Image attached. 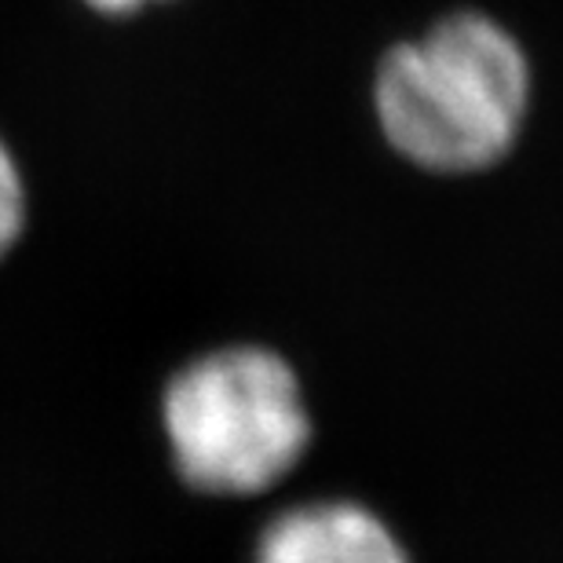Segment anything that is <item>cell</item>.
Masks as SVG:
<instances>
[{
  "label": "cell",
  "mask_w": 563,
  "mask_h": 563,
  "mask_svg": "<svg viewBox=\"0 0 563 563\" xmlns=\"http://www.w3.org/2000/svg\"><path fill=\"white\" fill-rule=\"evenodd\" d=\"M534 63L498 15L457 8L388 44L369 77V110L402 162L432 176H476L523 140Z\"/></svg>",
  "instance_id": "obj_1"
},
{
  "label": "cell",
  "mask_w": 563,
  "mask_h": 563,
  "mask_svg": "<svg viewBox=\"0 0 563 563\" xmlns=\"http://www.w3.org/2000/svg\"><path fill=\"white\" fill-rule=\"evenodd\" d=\"M162 424L179 479L212 498L275 487L311 443L297 374L278 352L256 344L198 355L173 374Z\"/></svg>",
  "instance_id": "obj_2"
},
{
  "label": "cell",
  "mask_w": 563,
  "mask_h": 563,
  "mask_svg": "<svg viewBox=\"0 0 563 563\" xmlns=\"http://www.w3.org/2000/svg\"><path fill=\"white\" fill-rule=\"evenodd\" d=\"M256 563H410L396 534L352 501H314L282 512L256 549Z\"/></svg>",
  "instance_id": "obj_3"
},
{
  "label": "cell",
  "mask_w": 563,
  "mask_h": 563,
  "mask_svg": "<svg viewBox=\"0 0 563 563\" xmlns=\"http://www.w3.org/2000/svg\"><path fill=\"white\" fill-rule=\"evenodd\" d=\"M22 228H26V179L11 146L0 140V261L19 245Z\"/></svg>",
  "instance_id": "obj_4"
},
{
  "label": "cell",
  "mask_w": 563,
  "mask_h": 563,
  "mask_svg": "<svg viewBox=\"0 0 563 563\" xmlns=\"http://www.w3.org/2000/svg\"><path fill=\"white\" fill-rule=\"evenodd\" d=\"M85 4L99 11V15L121 19V15H136V11L151 8V4H162V0H85Z\"/></svg>",
  "instance_id": "obj_5"
}]
</instances>
